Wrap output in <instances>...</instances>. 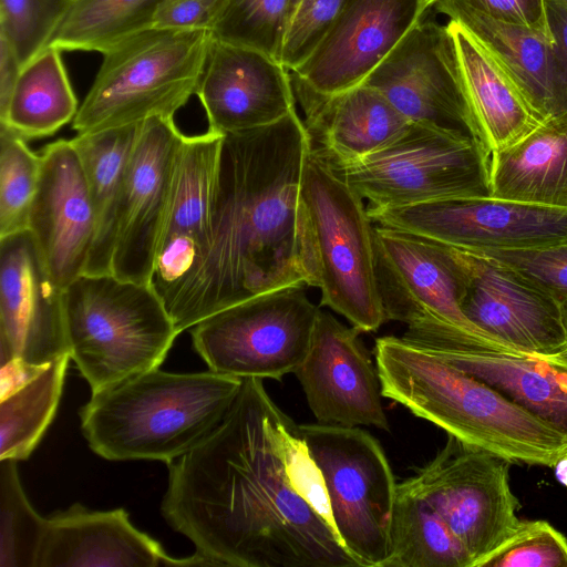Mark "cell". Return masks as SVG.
Listing matches in <instances>:
<instances>
[{"instance_id": "obj_46", "label": "cell", "mask_w": 567, "mask_h": 567, "mask_svg": "<svg viewBox=\"0 0 567 567\" xmlns=\"http://www.w3.org/2000/svg\"><path fill=\"white\" fill-rule=\"evenodd\" d=\"M564 327L567 333V299L560 302Z\"/></svg>"}, {"instance_id": "obj_30", "label": "cell", "mask_w": 567, "mask_h": 567, "mask_svg": "<svg viewBox=\"0 0 567 567\" xmlns=\"http://www.w3.org/2000/svg\"><path fill=\"white\" fill-rule=\"evenodd\" d=\"M61 50L47 47L22 66L0 117L25 140L50 136L73 121L79 103Z\"/></svg>"}, {"instance_id": "obj_9", "label": "cell", "mask_w": 567, "mask_h": 567, "mask_svg": "<svg viewBox=\"0 0 567 567\" xmlns=\"http://www.w3.org/2000/svg\"><path fill=\"white\" fill-rule=\"evenodd\" d=\"M299 430L346 549L360 567H383L398 484L380 443L357 426L315 423Z\"/></svg>"}, {"instance_id": "obj_37", "label": "cell", "mask_w": 567, "mask_h": 567, "mask_svg": "<svg viewBox=\"0 0 567 567\" xmlns=\"http://www.w3.org/2000/svg\"><path fill=\"white\" fill-rule=\"evenodd\" d=\"M72 0H0V35L24 66L49 44Z\"/></svg>"}, {"instance_id": "obj_4", "label": "cell", "mask_w": 567, "mask_h": 567, "mask_svg": "<svg viewBox=\"0 0 567 567\" xmlns=\"http://www.w3.org/2000/svg\"><path fill=\"white\" fill-rule=\"evenodd\" d=\"M243 378L209 370L153 369L92 393L81 409L91 450L110 461L171 463L204 441L221 422Z\"/></svg>"}, {"instance_id": "obj_8", "label": "cell", "mask_w": 567, "mask_h": 567, "mask_svg": "<svg viewBox=\"0 0 567 567\" xmlns=\"http://www.w3.org/2000/svg\"><path fill=\"white\" fill-rule=\"evenodd\" d=\"M333 167L369 202L368 208L491 196V153L477 142L422 124L411 123L383 148Z\"/></svg>"}, {"instance_id": "obj_25", "label": "cell", "mask_w": 567, "mask_h": 567, "mask_svg": "<svg viewBox=\"0 0 567 567\" xmlns=\"http://www.w3.org/2000/svg\"><path fill=\"white\" fill-rule=\"evenodd\" d=\"M290 75L309 146L333 166L383 148L411 124L379 91L364 83L340 93L321 94L291 71Z\"/></svg>"}, {"instance_id": "obj_38", "label": "cell", "mask_w": 567, "mask_h": 567, "mask_svg": "<svg viewBox=\"0 0 567 567\" xmlns=\"http://www.w3.org/2000/svg\"><path fill=\"white\" fill-rule=\"evenodd\" d=\"M476 567H567V538L546 520H522Z\"/></svg>"}, {"instance_id": "obj_3", "label": "cell", "mask_w": 567, "mask_h": 567, "mask_svg": "<svg viewBox=\"0 0 567 567\" xmlns=\"http://www.w3.org/2000/svg\"><path fill=\"white\" fill-rule=\"evenodd\" d=\"M382 396L511 463L554 465L567 437L481 380L402 337L375 340Z\"/></svg>"}, {"instance_id": "obj_11", "label": "cell", "mask_w": 567, "mask_h": 567, "mask_svg": "<svg viewBox=\"0 0 567 567\" xmlns=\"http://www.w3.org/2000/svg\"><path fill=\"white\" fill-rule=\"evenodd\" d=\"M511 462L449 435L444 447L404 481L444 519L472 558V567L519 526L520 504L509 485Z\"/></svg>"}, {"instance_id": "obj_20", "label": "cell", "mask_w": 567, "mask_h": 567, "mask_svg": "<svg viewBox=\"0 0 567 567\" xmlns=\"http://www.w3.org/2000/svg\"><path fill=\"white\" fill-rule=\"evenodd\" d=\"M425 12L421 0H346L316 49L290 71L321 94L354 87Z\"/></svg>"}, {"instance_id": "obj_18", "label": "cell", "mask_w": 567, "mask_h": 567, "mask_svg": "<svg viewBox=\"0 0 567 567\" xmlns=\"http://www.w3.org/2000/svg\"><path fill=\"white\" fill-rule=\"evenodd\" d=\"M360 332L320 310L309 350L293 373L318 423L388 430L378 371Z\"/></svg>"}, {"instance_id": "obj_6", "label": "cell", "mask_w": 567, "mask_h": 567, "mask_svg": "<svg viewBox=\"0 0 567 567\" xmlns=\"http://www.w3.org/2000/svg\"><path fill=\"white\" fill-rule=\"evenodd\" d=\"M70 358L92 393L157 369L179 334L152 286L82 275L64 289Z\"/></svg>"}, {"instance_id": "obj_15", "label": "cell", "mask_w": 567, "mask_h": 567, "mask_svg": "<svg viewBox=\"0 0 567 567\" xmlns=\"http://www.w3.org/2000/svg\"><path fill=\"white\" fill-rule=\"evenodd\" d=\"M374 246L386 320L408 327L451 323L482 333L461 309L467 274L460 249L375 224Z\"/></svg>"}, {"instance_id": "obj_41", "label": "cell", "mask_w": 567, "mask_h": 567, "mask_svg": "<svg viewBox=\"0 0 567 567\" xmlns=\"http://www.w3.org/2000/svg\"><path fill=\"white\" fill-rule=\"evenodd\" d=\"M446 7L470 9L491 19L534 29L551 37L545 0H436L429 9L435 11Z\"/></svg>"}, {"instance_id": "obj_47", "label": "cell", "mask_w": 567, "mask_h": 567, "mask_svg": "<svg viewBox=\"0 0 567 567\" xmlns=\"http://www.w3.org/2000/svg\"><path fill=\"white\" fill-rule=\"evenodd\" d=\"M436 0H421L423 7L427 11V9L435 2Z\"/></svg>"}, {"instance_id": "obj_31", "label": "cell", "mask_w": 567, "mask_h": 567, "mask_svg": "<svg viewBox=\"0 0 567 567\" xmlns=\"http://www.w3.org/2000/svg\"><path fill=\"white\" fill-rule=\"evenodd\" d=\"M390 540L383 567H472L473 564L440 514L405 482L396 485Z\"/></svg>"}, {"instance_id": "obj_29", "label": "cell", "mask_w": 567, "mask_h": 567, "mask_svg": "<svg viewBox=\"0 0 567 567\" xmlns=\"http://www.w3.org/2000/svg\"><path fill=\"white\" fill-rule=\"evenodd\" d=\"M138 124L76 134L71 140L85 174L95 233L83 275L112 274L116 227Z\"/></svg>"}, {"instance_id": "obj_1", "label": "cell", "mask_w": 567, "mask_h": 567, "mask_svg": "<svg viewBox=\"0 0 567 567\" xmlns=\"http://www.w3.org/2000/svg\"><path fill=\"white\" fill-rule=\"evenodd\" d=\"M167 465L161 512L210 566L359 567L299 425L262 379L243 378L216 429Z\"/></svg>"}, {"instance_id": "obj_14", "label": "cell", "mask_w": 567, "mask_h": 567, "mask_svg": "<svg viewBox=\"0 0 567 567\" xmlns=\"http://www.w3.org/2000/svg\"><path fill=\"white\" fill-rule=\"evenodd\" d=\"M424 14L362 83L379 91L409 122L485 147L446 25Z\"/></svg>"}, {"instance_id": "obj_35", "label": "cell", "mask_w": 567, "mask_h": 567, "mask_svg": "<svg viewBox=\"0 0 567 567\" xmlns=\"http://www.w3.org/2000/svg\"><path fill=\"white\" fill-rule=\"evenodd\" d=\"M45 525L22 488L18 461L0 460V567H35Z\"/></svg>"}, {"instance_id": "obj_44", "label": "cell", "mask_w": 567, "mask_h": 567, "mask_svg": "<svg viewBox=\"0 0 567 567\" xmlns=\"http://www.w3.org/2000/svg\"><path fill=\"white\" fill-rule=\"evenodd\" d=\"M21 69L22 66L12 47L0 35V117L8 107Z\"/></svg>"}, {"instance_id": "obj_39", "label": "cell", "mask_w": 567, "mask_h": 567, "mask_svg": "<svg viewBox=\"0 0 567 567\" xmlns=\"http://www.w3.org/2000/svg\"><path fill=\"white\" fill-rule=\"evenodd\" d=\"M498 261L561 302L567 299V240L525 249L467 251Z\"/></svg>"}, {"instance_id": "obj_34", "label": "cell", "mask_w": 567, "mask_h": 567, "mask_svg": "<svg viewBox=\"0 0 567 567\" xmlns=\"http://www.w3.org/2000/svg\"><path fill=\"white\" fill-rule=\"evenodd\" d=\"M291 18V0H225L213 38L264 52L278 61Z\"/></svg>"}, {"instance_id": "obj_22", "label": "cell", "mask_w": 567, "mask_h": 567, "mask_svg": "<svg viewBox=\"0 0 567 567\" xmlns=\"http://www.w3.org/2000/svg\"><path fill=\"white\" fill-rule=\"evenodd\" d=\"M39 154L41 171L28 229L48 271L65 289L84 274L95 217L83 166L71 140L50 143Z\"/></svg>"}, {"instance_id": "obj_45", "label": "cell", "mask_w": 567, "mask_h": 567, "mask_svg": "<svg viewBox=\"0 0 567 567\" xmlns=\"http://www.w3.org/2000/svg\"><path fill=\"white\" fill-rule=\"evenodd\" d=\"M557 480L567 487V453L554 465Z\"/></svg>"}, {"instance_id": "obj_49", "label": "cell", "mask_w": 567, "mask_h": 567, "mask_svg": "<svg viewBox=\"0 0 567 567\" xmlns=\"http://www.w3.org/2000/svg\"><path fill=\"white\" fill-rule=\"evenodd\" d=\"M564 2L567 4V0H564Z\"/></svg>"}, {"instance_id": "obj_36", "label": "cell", "mask_w": 567, "mask_h": 567, "mask_svg": "<svg viewBox=\"0 0 567 567\" xmlns=\"http://www.w3.org/2000/svg\"><path fill=\"white\" fill-rule=\"evenodd\" d=\"M40 171V154L0 123V238L28 229Z\"/></svg>"}, {"instance_id": "obj_33", "label": "cell", "mask_w": 567, "mask_h": 567, "mask_svg": "<svg viewBox=\"0 0 567 567\" xmlns=\"http://www.w3.org/2000/svg\"><path fill=\"white\" fill-rule=\"evenodd\" d=\"M159 0H72L48 47L104 53L151 28Z\"/></svg>"}, {"instance_id": "obj_48", "label": "cell", "mask_w": 567, "mask_h": 567, "mask_svg": "<svg viewBox=\"0 0 567 567\" xmlns=\"http://www.w3.org/2000/svg\"><path fill=\"white\" fill-rule=\"evenodd\" d=\"M300 1L301 0H291V17ZM290 20H291V18H290Z\"/></svg>"}, {"instance_id": "obj_10", "label": "cell", "mask_w": 567, "mask_h": 567, "mask_svg": "<svg viewBox=\"0 0 567 567\" xmlns=\"http://www.w3.org/2000/svg\"><path fill=\"white\" fill-rule=\"evenodd\" d=\"M306 286L277 288L210 315L192 328L194 349L217 373L276 380L293 373L320 311Z\"/></svg>"}, {"instance_id": "obj_16", "label": "cell", "mask_w": 567, "mask_h": 567, "mask_svg": "<svg viewBox=\"0 0 567 567\" xmlns=\"http://www.w3.org/2000/svg\"><path fill=\"white\" fill-rule=\"evenodd\" d=\"M64 354V289L48 271L29 229L0 238L1 365L41 368Z\"/></svg>"}, {"instance_id": "obj_7", "label": "cell", "mask_w": 567, "mask_h": 567, "mask_svg": "<svg viewBox=\"0 0 567 567\" xmlns=\"http://www.w3.org/2000/svg\"><path fill=\"white\" fill-rule=\"evenodd\" d=\"M210 30L148 28L102 53V63L72 121L78 134L174 117L196 94Z\"/></svg>"}, {"instance_id": "obj_28", "label": "cell", "mask_w": 567, "mask_h": 567, "mask_svg": "<svg viewBox=\"0 0 567 567\" xmlns=\"http://www.w3.org/2000/svg\"><path fill=\"white\" fill-rule=\"evenodd\" d=\"M491 197L567 207V113L492 153Z\"/></svg>"}, {"instance_id": "obj_17", "label": "cell", "mask_w": 567, "mask_h": 567, "mask_svg": "<svg viewBox=\"0 0 567 567\" xmlns=\"http://www.w3.org/2000/svg\"><path fill=\"white\" fill-rule=\"evenodd\" d=\"M183 134L174 117L138 125L122 194L112 274L152 286L157 246Z\"/></svg>"}, {"instance_id": "obj_26", "label": "cell", "mask_w": 567, "mask_h": 567, "mask_svg": "<svg viewBox=\"0 0 567 567\" xmlns=\"http://www.w3.org/2000/svg\"><path fill=\"white\" fill-rule=\"evenodd\" d=\"M445 25L466 101L492 155L523 138L542 121L512 75L471 32L453 20Z\"/></svg>"}, {"instance_id": "obj_42", "label": "cell", "mask_w": 567, "mask_h": 567, "mask_svg": "<svg viewBox=\"0 0 567 567\" xmlns=\"http://www.w3.org/2000/svg\"><path fill=\"white\" fill-rule=\"evenodd\" d=\"M225 0H159L151 28L210 30Z\"/></svg>"}, {"instance_id": "obj_43", "label": "cell", "mask_w": 567, "mask_h": 567, "mask_svg": "<svg viewBox=\"0 0 567 567\" xmlns=\"http://www.w3.org/2000/svg\"><path fill=\"white\" fill-rule=\"evenodd\" d=\"M555 58L567 94V4L564 0H545Z\"/></svg>"}, {"instance_id": "obj_32", "label": "cell", "mask_w": 567, "mask_h": 567, "mask_svg": "<svg viewBox=\"0 0 567 567\" xmlns=\"http://www.w3.org/2000/svg\"><path fill=\"white\" fill-rule=\"evenodd\" d=\"M69 354L0 393V460H25L51 424L62 394Z\"/></svg>"}, {"instance_id": "obj_23", "label": "cell", "mask_w": 567, "mask_h": 567, "mask_svg": "<svg viewBox=\"0 0 567 567\" xmlns=\"http://www.w3.org/2000/svg\"><path fill=\"white\" fill-rule=\"evenodd\" d=\"M196 95L208 131L218 134L270 125L297 107L290 71L280 61L214 38Z\"/></svg>"}, {"instance_id": "obj_2", "label": "cell", "mask_w": 567, "mask_h": 567, "mask_svg": "<svg viewBox=\"0 0 567 567\" xmlns=\"http://www.w3.org/2000/svg\"><path fill=\"white\" fill-rule=\"evenodd\" d=\"M308 148L297 107L270 125L223 134L208 244L167 307L179 333L257 295L306 284L297 215Z\"/></svg>"}, {"instance_id": "obj_27", "label": "cell", "mask_w": 567, "mask_h": 567, "mask_svg": "<svg viewBox=\"0 0 567 567\" xmlns=\"http://www.w3.org/2000/svg\"><path fill=\"white\" fill-rule=\"evenodd\" d=\"M434 12L462 24L501 62L542 122L567 113V94L550 35L465 8L446 7Z\"/></svg>"}, {"instance_id": "obj_19", "label": "cell", "mask_w": 567, "mask_h": 567, "mask_svg": "<svg viewBox=\"0 0 567 567\" xmlns=\"http://www.w3.org/2000/svg\"><path fill=\"white\" fill-rule=\"evenodd\" d=\"M461 251L467 274L461 309L477 330L530 353L551 355L567 350L559 301L514 269Z\"/></svg>"}, {"instance_id": "obj_21", "label": "cell", "mask_w": 567, "mask_h": 567, "mask_svg": "<svg viewBox=\"0 0 567 567\" xmlns=\"http://www.w3.org/2000/svg\"><path fill=\"white\" fill-rule=\"evenodd\" d=\"M221 137L184 135L177 153L152 280L166 309L208 244Z\"/></svg>"}, {"instance_id": "obj_13", "label": "cell", "mask_w": 567, "mask_h": 567, "mask_svg": "<svg viewBox=\"0 0 567 567\" xmlns=\"http://www.w3.org/2000/svg\"><path fill=\"white\" fill-rule=\"evenodd\" d=\"M368 213L375 225L413 233L464 251L525 249L567 240V207L491 196L368 208Z\"/></svg>"}, {"instance_id": "obj_5", "label": "cell", "mask_w": 567, "mask_h": 567, "mask_svg": "<svg viewBox=\"0 0 567 567\" xmlns=\"http://www.w3.org/2000/svg\"><path fill=\"white\" fill-rule=\"evenodd\" d=\"M297 235L306 285L320 305L361 332L386 321L375 270L374 223L344 177L308 148L300 181Z\"/></svg>"}, {"instance_id": "obj_12", "label": "cell", "mask_w": 567, "mask_h": 567, "mask_svg": "<svg viewBox=\"0 0 567 567\" xmlns=\"http://www.w3.org/2000/svg\"><path fill=\"white\" fill-rule=\"evenodd\" d=\"M402 338L481 380L567 437V350L530 353L450 323L408 328Z\"/></svg>"}, {"instance_id": "obj_24", "label": "cell", "mask_w": 567, "mask_h": 567, "mask_svg": "<svg viewBox=\"0 0 567 567\" xmlns=\"http://www.w3.org/2000/svg\"><path fill=\"white\" fill-rule=\"evenodd\" d=\"M210 566L195 551L171 557L162 545L138 530L124 508L92 511L81 504L47 518L35 567Z\"/></svg>"}, {"instance_id": "obj_40", "label": "cell", "mask_w": 567, "mask_h": 567, "mask_svg": "<svg viewBox=\"0 0 567 567\" xmlns=\"http://www.w3.org/2000/svg\"><path fill=\"white\" fill-rule=\"evenodd\" d=\"M346 0H301L289 22L280 62L295 70L316 49L329 30Z\"/></svg>"}]
</instances>
